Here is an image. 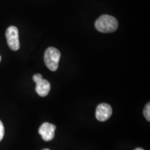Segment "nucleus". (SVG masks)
Here are the masks:
<instances>
[{"instance_id":"nucleus-7","label":"nucleus","mask_w":150,"mask_h":150,"mask_svg":"<svg viewBox=\"0 0 150 150\" xmlns=\"http://www.w3.org/2000/svg\"><path fill=\"white\" fill-rule=\"evenodd\" d=\"M143 113L145 118L147 119V120L150 121V104L149 103H148V104L145 106V108H144Z\"/></svg>"},{"instance_id":"nucleus-10","label":"nucleus","mask_w":150,"mask_h":150,"mask_svg":"<svg viewBox=\"0 0 150 150\" xmlns=\"http://www.w3.org/2000/svg\"><path fill=\"white\" fill-rule=\"evenodd\" d=\"M42 150H50V149H42Z\"/></svg>"},{"instance_id":"nucleus-4","label":"nucleus","mask_w":150,"mask_h":150,"mask_svg":"<svg viewBox=\"0 0 150 150\" xmlns=\"http://www.w3.org/2000/svg\"><path fill=\"white\" fill-rule=\"evenodd\" d=\"M33 80L36 83L35 91L41 97H45L50 93L51 85L47 80L42 79L40 74H36L33 76Z\"/></svg>"},{"instance_id":"nucleus-2","label":"nucleus","mask_w":150,"mask_h":150,"mask_svg":"<svg viewBox=\"0 0 150 150\" xmlns=\"http://www.w3.org/2000/svg\"><path fill=\"white\" fill-rule=\"evenodd\" d=\"M61 52L55 47H49L46 50L44 56L45 63L49 70L56 71L59 67Z\"/></svg>"},{"instance_id":"nucleus-9","label":"nucleus","mask_w":150,"mask_h":150,"mask_svg":"<svg viewBox=\"0 0 150 150\" xmlns=\"http://www.w3.org/2000/svg\"><path fill=\"white\" fill-rule=\"evenodd\" d=\"M135 150H144V149H142V148H137V149H136Z\"/></svg>"},{"instance_id":"nucleus-1","label":"nucleus","mask_w":150,"mask_h":150,"mask_svg":"<svg viewBox=\"0 0 150 150\" xmlns=\"http://www.w3.org/2000/svg\"><path fill=\"white\" fill-rule=\"evenodd\" d=\"M97 31L102 33H112L118 28L117 20L108 15H103L97 19L95 24Z\"/></svg>"},{"instance_id":"nucleus-6","label":"nucleus","mask_w":150,"mask_h":150,"mask_svg":"<svg viewBox=\"0 0 150 150\" xmlns=\"http://www.w3.org/2000/svg\"><path fill=\"white\" fill-rule=\"evenodd\" d=\"M56 129V127L54 125L45 122L40 127L38 132L43 140L45 141H50L54 138Z\"/></svg>"},{"instance_id":"nucleus-3","label":"nucleus","mask_w":150,"mask_h":150,"mask_svg":"<svg viewBox=\"0 0 150 150\" xmlns=\"http://www.w3.org/2000/svg\"><path fill=\"white\" fill-rule=\"evenodd\" d=\"M6 37L8 45L11 50L13 51H18L20 47L18 28L15 26L9 27L6 31Z\"/></svg>"},{"instance_id":"nucleus-8","label":"nucleus","mask_w":150,"mask_h":150,"mask_svg":"<svg viewBox=\"0 0 150 150\" xmlns=\"http://www.w3.org/2000/svg\"><path fill=\"white\" fill-rule=\"evenodd\" d=\"M4 136V127L2 122L0 120V141L3 139Z\"/></svg>"},{"instance_id":"nucleus-11","label":"nucleus","mask_w":150,"mask_h":150,"mask_svg":"<svg viewBox=\"0 0 150 150\" xmlns=\"http://www.w3.org/2000/svg\"><path fill=\"white\" fill-rule=\"evenodd\" d=\"M1 56H0V61H1Z\"/></svg>"},{"instance_id":"nucleus-5","label":"nucleus","mask_w":150,"mask_h":150,"mask_svg":"<svg viewBox=\"0 0 150 150\" xmlns=\"http://www.w3.org/2000/svg\"><path fill=\"white\" fill-rule=\"evenodd\" d=\"M112 108L106 103L99 104L96 109V118L100 122H105L110 118L112 115Z\"/></svg>"}]
</instances>
